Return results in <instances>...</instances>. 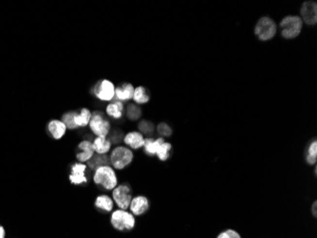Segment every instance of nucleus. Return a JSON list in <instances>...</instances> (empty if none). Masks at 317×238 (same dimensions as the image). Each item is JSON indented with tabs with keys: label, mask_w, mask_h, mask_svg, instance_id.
I'll return each instance as SVG.
<instances>
[{
	"label": "nucleus",
	"mask_w": 317,
	"mask_h": 238,
	"mask_svg": "<svg viewBox=\"0 0 317 238\" xmlns=\"http://www.w3.org/2000/svg\"><path fill=\"white\" fill-rule=\"evenodd\" d=\"M111 224L118 232H130L136 226V218L127 210L118 209L111 214Z\"/></svg>",
	"instance_id": "nucleus-2"
},
{
	"label": "nucleus",
	"mask_w": 317,
	"mask_h": 238,
	"mask_svg": "<svg viewBox=\"0 0 317 238\" xmlns=\"http://www.w3.org/2000/svg\"><path fill=\"white\" fill-rule=\"evenodd\" d=\"M303 27V21L299 17L289 16L282 19L280 22L281 34L284 38L292 39L295 38L301 33Z\"/></svg>",
	"instance_id": "nucleus-4"
},
{
	"label": "nucleus",
	"mask_w": 317,
	"mask_h": 238,
	"mask_svg": "<svg viewBox=\"0 0 317 238\" xmlns=\"http://www.w3.org/2000/svg\"><path fill=\"white\" fill-rule=\"evenodd\" d=\"M134 87L132 84L129 83H125L121 86H119L118 88L115 89V100L121 101V102H125V101H128L131 98H133V95H134ZM113 99V100H114Z\"/></svg>",
	"instance_id": "nucleus-14"
},
{
	"label": "nucleus",
	"mask_w": 317,
	"mask_h": 238,
	"mask_svg": "<svg viewBox=\"0 0 317 238\" xmlns=\"http://www.w3.org/2000/svg\"><path fill=\"white\" fill-rule=\"evenodd\" d=\"M93 182L106 190H113L118 186V178L113 168L110 165L99 167L94 170Z\"/></svg>",
	"instance_id": "nucleus-1"
},
{
	"label": "nucleus",
	"mask_w": 317,
	"mask_h": 238,
	"mask_svg": "<svg viewBox=\"0 0 317 238\" xmlns=\"http://www.w3.org/2000/svg\"><path fill=\"white\" fill-rule=\"evenodd\" d=\"M301 16L304 22L314 26L317 22V4L316 1H307L301 7Z\"/></svg>",
	"instance_id": "nucleus-10"
},
{
	"label": "nucleus",
	"mask_w": 317,
	"mask_h": 238,
	"mask_svg": "<svg viewBox=\"0 0 317 238\" xmlns=\"http://www.w3.org/2000/svg\"><path fill=\"white\" fill-rule=\"evenodd\" d=\"M0 238H6V231L2 225H0Z\"/></svg>",
	"instance_id": "nucleus-31"
},
{
	"label": "nucleus",
	"mask_w": 317,
	"mask_h": 238,
	"mask_svg": "<svg viewBox=\"0 0 317 238\" xmlns=\"http://www.w3.org/2000/svg\"><path fill=\"white\" fill-rule=\"evenodd\" d=\"M134 158L132 151L124 146H118L114 148L110 156V163L114 170H124L125 168L129 166Z\"/></svg>",
	"instance_id": "nucleus-3"
},
{
	"label": "nucleus",
	"mask_w": 317,
	"mask_h": 238,
	"mask_svg": "<svg viewBox=\"0 0 317 238\" xmlns=\"http://www.w3.org/2000/svg\"><path fill=\"white\" fill-rule=\"evenodd\" d=\"M225 232H226L227 236L229 238H241L240 235L238 232H236L235 230L229 229V230H226Z\"/></svg>",
	"instance_id": "nucleus-30"
},
{
	"label": "nucleus",
	"mask_w": 317,
	"mask_h": 238,
	"mask_svg": "<svg viewBox=\"0 0 317 238\" xmlns=\"http://www.w3.org/2000/svg\"><path fill=\"white\" fill-rule=\"evenodd\" d=\"M317 201H315V202H314V205H313V210H312V211H313V214H314V216H317Z\"/></svg>",
	"instance_id": "nucleus-32"
},
{
	"label": "nucleus",
	"mask_w": 317,
	"mask_h": 238,
	"mask_svg": "<svg viewBox=\"0 0 317 238\" xmlns=\"http://www.w3.org/2000/svg\"><path fill=\"white\" fill-rule=\"evenodd\" d=\"M154 124L147 120H143L139 123V131L143 136H150L154 132Z\"/></svg>",
	"instance_id": "nucleus-26"
},
{
	"label": "nucleus",
	"mask_w": 317,
	"mask_h": 238,
	"mask_svg": "<svg viewBox=\"0 0 317 238\" xmlns=\"http://www.w3.org/2000/svg\"><path fill=\"white\" fill-rule=\"evenodd\" d=\"M115 86L108 79L100 80L93 88V94L101 101H112L115 97Z\"/></svg>",
	"instance_id": "nucleus-8"
},
{
	"label": "nucleus",
	"mask_w": 317,
	"mask_h": 238,
	"mask_svg": "<svg viewBox=\"0 0 317 238\" xmlns=\"http://www.w3.org/2000/svg\"><path fill=\"white\" fill-rule=\"evenodd\" d=\"M77 113H78L77 111H70V112H68V113L63 115L62 121L66 125L67 129H69V130L77 129V127H76L75 123H74V118L77 115Z\"/></svg>",
	"instance_id": "nucleus-25"
},
{
	"label": "nucleus",
	"mask_w": 317,
	"mask_h": 238,
	"mask_svg": "<svg viewBox=\"0 0 317 238\" xmlns=\"http://www.w3.org/2000/svg\"><path fill=\"white\" fill-rule=\"evenodd\" d=\"M94 205L98 210L106 213H110L113 211L114 201L113 199L108 194H101L96 197Z\"/></svg>",
	"instance_id": "nucleus-16"
},
{
	"label": "nucleus",
	"mask_w": 317,
	"mask_h": 238,
	"mask_svg": "<svg viewBox=\"0 0 317 238\" xmlns=\"http://www.w3.org/2000/svg\"><path fill=\"white\" fill-rule=\"evenodd\" d=\"M86 164L92 170H95L99 167L109 165L110 164V157L108 156V154H97V153H95Z\"/></svg>",
	"instance_id": "nucleus-20"
},
{
	"label": "nucleus",
	"mask_w": 317,
	"mask_h": 238,
	"mask_svg": "<svg viewBox=\"0 0 317 238\" xmlns=\"http://www.w3.org/2000/svg\"><path fill=\"white\" fill-rule=\"evenodd\" d=\"M107 114L115 119H120L124 115V104L121 101L113 100L107 106Z\"/></svg>",
	"instance_id": "nucleus-19"
},
{
	"label": "nucleus",
	"mask_w": 317,
	"mask_h": 238,
	"mask_svg": "<svg viewBox=\"0 0 317 238\" xmlns=\"http://www.w3.org/2000/svg\"><path fill=\"white\" fill-rule=\"evenodd\" d=\"M149 200L143 195H138L132 198L129 208L130 213L134 216H141L149 210Z\"/></svg>",
	"instance_id": "nucleus-12"
},
{
	"label": "nucleus",
	"mask_w": 317,
	"mask_h": 238,
	"mask_svg": "<svg viewBox=\"0 0 317 238\" xmlns=\"http://www.w3.org/2000/svg\"><path fill=\"white\" fill-rule=\"evenodd\" d=\"M88 166L85 163L76 162L70 166V173L68 175L69 182L72 185H84L89 182L88 174H87Z\"/></svg>",
	"instance_id": "nucleus-9"
},
{
	"label": "nucleus",
	"mask_w": 317,
	"mask_h": 238,
	"mask_svg": "<svg viewBox=\"0 0 317 238\" xmlns=\"http://www.w3.org/2000/svg\"><path fill=\"white\" fill-rule=\"evenodd\" d=\"M276 25L270 17L260 18L254 28V34L261 41H268L275 35Z\"/></svg>",
	"instance_id": "nucleus-7"
},
{
	"label": "nucleus",
	"mask_w": 317,
	"mask_h": 238,
	"mask_svg": "<svg viewBox=\"0 0 317 238\" xmlns=\"http://www.w3.org/2000/svg\"><path fill=\"white\" fill-rule=\"evenodd\" d=\"M133 99L137 104H145L149 101L150 96L148 95V93L144 87L139 86L134 90Z\"/></svg>",
	"instance_id": "nucleus-22"
},
{
	"label": "nucleus",
	"mask_w": 317,
	"mask_h": 238,
	"mask_svg": "<svg viewBox=\"0 0 317 238\" xmlns=\"http://www.w3.org/2000/svg\"><path fill=\"white\" fill-rule=\"evenodd\" d=\"M110 140L111 143H119L122 141L123 137H124V135H123V132L122 131H119V130H113L111 133H110Z\"/></svg>",
	"instance_id": "nucleus-29"
},
{
	"label": "nucleus",
	"mask_w": 317,
	"mask_h": 238,
	"mask_svg": "<svg viewBox=\"0 0 317 238\" xmlns=\"http://www.w3.org/2000/svg\"><path fill=\"white\" fill-rule=\"evenodd\" d=\"M124 142L133 150H138L143 147L144 137L140 132H130L124 137Z\"/></svg>",
	"instance_id": "nucleus-15"
},
{
	"label": "nucleus",
	"mask_w": 317,
	"mask_h": 238,
	"mask_svg": "<svg viewBox=\"0 0 317 238\" xmlns=\"http://www.w3.org/2000/svg\"><path fill=\"white\" fill-rule=\"evenodd\" d=\"M127 116L130 120H137L142 116V110L135 104H129L127 109Z\"/></svg>",
	"instance_id": "nucleus-27"
},
{
	"label": "nucleus",
	"mask_w": 317,
	"mask_h": 238,
	"mask_svg": "<svg viewBox=\"0 0 317 238\" xmlns=\"http://www.w3.org/2000/svg\"><path fill=\"white\" fill-rule=\"evenodd\" d=\"M171 151H172V145L170 143L163 142L159 146L156 155L160 161H166L170 157Z\"/></svg>",
	"instance_id": "nucleus-23"
},
{
	"label": "nucleus",
	"mask_w": 317,
	"mask_h": 238,
	"mask_svg": "<svg viewBox=\"0 0 317 238\" xmlns=\"http://www.w3.org/2000/svg\"><path fill=\"white\" fill-rule=\"evenodd\" d=\"M48 131L54 140H60L66 135L67 127L63 121L53 119L48 124Z\"/></svg>",
	"instance_id": "nucleus-13"
},
{
	"label": "nucleus",
	"mask_w": 317,
	"mask_h": 238,
	"mask_svg": "<svg viewBox=\"0 0 317 238\" xmlns=\"http://www.w3.org/2000/svg\"><path fill=\"white\" fill-rule=\"evenodd\" d=\"M93 149L97 154H108L111 149L112 143L108 137H96L93 142Z\"/></svg>",
	"instance_id": "nucleus-18"
},
{
	"label": "nucleus",
	"mask_w": 317,
	"mask_h": 238,
	"mask_svg": "<svg viewBox=\"0 0 317 238\" xmlns=\"http://www.w3.org/2000/svg\"><path fill=\"white\" fill-rule=\"evenodd\" d=\"M90 129L96 137H107L111 133V122L105 119L101 112H95L90 121Z\"/></svg>",
	"instance_id": "nucleus-5"
},
{
	"label": "nucleus",
	"mask_w": 317,
	"mask_h": 238,
	"mask_svg": "<svg viewBox=\"0 0 317 238\" xmlns=\"http://www.w3.org/2000/svg\"><path fill=\"white\" fill-rule=\"evenodd\" d=\"M77 151L78 152L76 153V159L80 163L86 164L95 154L92 142L87 139H85L78 144Z\"/></svg>",
	"instance_id": "nucleus-11"
},
{
	"label": "nucleus",
	"mask_w": 317,
	"mask_h": 238,
	"mask_svg": "<svg viewBox=\"0 0 317 238\" xmlns=\"http://www.w3.org/2000/svg\"><path fill=\"white\" fill-rule=\"evenodd\" d=\"M132 190L130 185L124 183L118 185L112 190V199L114 203L121 210H127L129 208L130 202L132 200Z\"/></svg>",
	"instance_id": "nucleus-6"
},
{
	"label": "nucleus",
	"mask_w": 317,
	"mask_h": 238,
	"mask_svg": "<svg viewBox=\"0 0 317 238\" xmlns=\"http://www.w3.org/2000/svg\"><path fill=\"white\" fill-rule=\"evenodd\" d=\"M228 238V236H227L226 232L224 231V232H222V233H221L219 236H218V238Z\"/></svg>",
	"instance_id": "nucleus-33"
},
{
	"label": "nucleus",
	"mask_w": 317,
	"mask_h": 238,
	"mask_svg": "<svg viewBox=\"0 0 317 238\" xmlns=\"http://www.w3.org/2000/svg\"><path fill=\"white\" fill-rule=\"evenodd\" d=\"M158 135L164 137H168L172 135V129L166 123H159L157 127Z\"/></svg>",
	"instance_id": "nucleus-28"
},
{
	"label": "nucleus",
	"mask_w": 317,
	"mask_h": 238,
	"mask_svg": "<svg viewBox=\"0 0 317 238\" xmlns=\"http://www.w3.org/2000/svg\"><path fill=\"white\" fill-rule=\"evenodd\" d=\"M163 142H164V139L162 137H158L156 139L151 138V137L144 138V145L143 147L144 153L149 156L156 155L159 146Z\"/></svg>",
	"instance_id": "nucleus-17"
},
{
	"label": "nucleus",
	"mask_w": 317,
	"mask_h": 238,
	"mask_svg": "<svg viewBox=\"0 0 317 238\" xmlns=\"http://www.w3.org/2000/svg\"><path fill=\"white\" fill-rule=\"evenodd\" d=\"M92 114L91 111L88 108H83L81 109L80 113H77V115L74 118V123L76 125V127H86L90 124Z\"/></svg>",
	"instance_id": "nucleus-21"
},
{
	"label": "nucleus",
	"mask_w": 317,
	"mask_h": 238,
	"mask_svg": "<svg viewBox=\"0 0 317 238\" xmlns=\"http://www.w3.org/2000/svg\"><path fill=\"white\" fill-rule=\"evenodd\" d=\"M306 160L309 165H315L317 160V140L313 141L310 144L308 151H307V156Z\"/></svg>",
	"instance_id": "nucleus-24"
}]
</instances>
